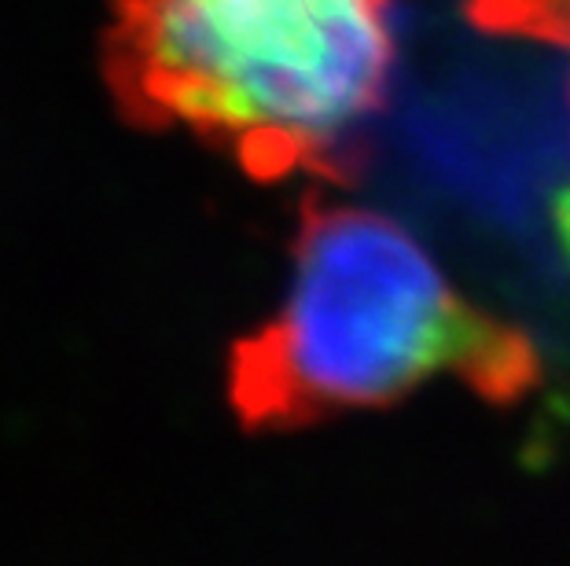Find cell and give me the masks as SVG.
Returning <instances> with one entry per match:
<instances>
[{"label": "cell", "mask_w": 570, "mask_h": 566, "mask_svg": "<svg viewBox=\"0 0 570 566\" xmlns=\"http://www.w3.org/2000/svg\"><path fill=\"white\" fill-rule=\"evenodd\" d=\"M449 376L487 401L538 387V349L460 295L416 236L380 210L309 196L281 309L228 357L247 430H295L391 405Z\"/></svg>", "instance_id": "obj_1"}, {"label": "cell", "mask_w": 570, "mask_h": 566, "mask_svg": "<svg viewBox=\"0 0 570 566\" xmlns=\"http://www.w3.org/2000/svg\"><path fill=\"white\" fill-rule=\"evenodd\" d=\"M394 0H115L104 75L132 126L254 180L338 177L394 75Z\"/></svg>", "instance_id": "obj_2"}, {"label": "cell", "mask_w": 570, "mask_h": 566, "mask_svg": "<svg viewBox=\"0 0 570 566\" xmlns=\"http://www.w3.org/2000/svg\"><path fill=\"white\" fill-rule=\"evenodd\" d=\"M468 16L487 33L570 52V0H468Z\"/></svg>", "instance_id": "obj_3"}]
</instances>
